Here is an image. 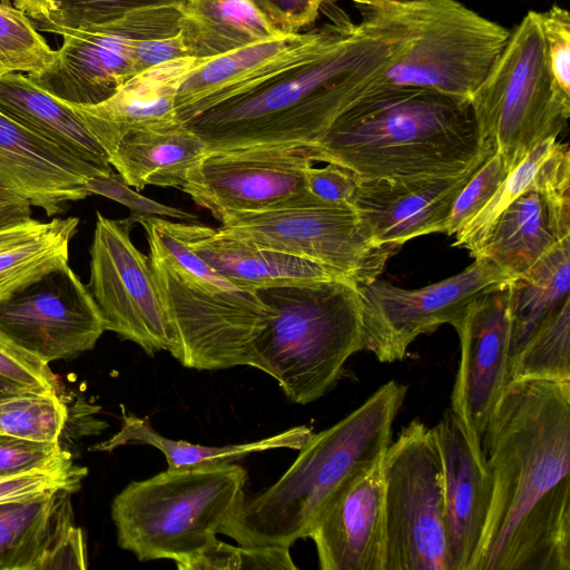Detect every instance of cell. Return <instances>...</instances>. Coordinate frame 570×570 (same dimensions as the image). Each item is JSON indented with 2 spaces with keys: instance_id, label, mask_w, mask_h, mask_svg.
<instances>
[{
  "instance_id": "obj_13",
  "label": "cell",
  "mask_w": 570,
  "mask_h": 570,
  "mask_svg": "<svg viewBox=\"0 0 570 570\" xmlns=\"http://www.w3.org/2000/svg\"><path fill=\"white\" fill-rule=\"evenodd\" d=\"M434 284L406 289L379 278L357 286L364 350L382 363L401 361L409 346L443 324L455 326L482 295L513 277L484 257Z\"/></svg>"
},
{
  "instance_id": "obj_23",
  "label": "cell",
  "mask_w": 570,
  "mask_h": 570,
  "mask_svg": "<svg viewBox=\"0 0 570 570\" xmlns=\"http://www.w3.org/2000/svg\"><path fill=\"white\" fill-rule=\"evenodd\" d=\"M72 493L59 489L0 504V570L87 567L82 531L73 525Z\"/></svg>"
},
{
  "instance_id": "obj_20",
  "label": "cell",
  "mask_w": 570,
  "mask_h": 570,
  "mask_svg": "<svg viewBox=\"0 0 570 570\" xmlns=\"http://www.w3.org/2000/svg\"><path fill=\"white\" fill-rule=\"evenodd\" d=\"M482 163L450 177L357 179L351 206L371 243L400 249L413 238L444 234L453 202Z\"/></svg>"
},
{
  "instance_id": "obj_27",
  "label": "cell",
  "mask_w": 570,
  "mask_h": 570,
  "mask_svg": "<svg viewBox=\"0 0 570 570\" xmlns=\"http://www.w3.org/2000/svg\"><path fill=\"white\" fill-rule=\"evenodd\" d=\"M0 111L35 135L105 170L109 156L63 101L27 75H0Z\"/></svg>"
},
{
  "instance_id": "obj_12",
  "label": "cell",
  "mask_w": 570,
  "mask_h": 570,
  "mask_svg": "<svg viewBox=\"0 0 570 570\" xmlns=\"http://www.w3.org/2000/svg\"><path fill=\"white\" fill-rule=\"evenodd\" d=\"M223 234L326 266L356 286L380 277L400 249L377 246L365 236L351 205L322 202L225 216Z\"/></svg>"
},
{
  "instance_id": "obj_38",
  "label": "cell",
  "mask_w": 570,
  "mask_h": 570,
  "mask_svg": "<svg viewBox=\"0 0 570 570\" xmlns=\"http://www.w3.org/2000/svg\"><path fill=\"white\" fill-rule=\"evenodd\" d=\"M181 570H295L287 547H234L217 540L200 554L177 564Z\"/></svg>"
},
{
  "instance_id": "obj_41",
  "label": "cell",
  "mask_w": 570,
  "mask_h": 570,
  "mask_svg": "<svg viewBox=\"0 0 570 570\" xmlns=\"http://www.w3.org/2000/svg\"><path fill=\"white\" fill-rule=\"evenodd\" d=\"M509 173L500 154L495 151L489 156L453 202L444 234L454 236L473 218L495 194Z\"/></svg>"
},
{
  "instance_id": "obj_34",
  "label": "cell",
  "mask_w": 570,
  "mask_h": 570,
  "mask_svg": "<svg viewBox=\"0 0 570 570\" xmlns=\"http://www.w3.org/2000/svg\"><path fill=\"white\" fill-rule=\"evenodd\" d=\"M58 393L24 391L0 397V434L35 442H58L67 421Z\"/></svg>"
},
{
  "instance_id": "obj_40",
  "label": "cell",
  "mask_w": 570,
  "mask_h": 570,
  "mask_svg": "<svg viewBox=\"0 0 570 570\" xmlns=\"http://www.w3.org/2000/svg\"><path fill=\"white\" fill-rule=\"evenodd\" d=\"M168 0H52L50 12L38 21L37 30L53 32L101 24L138 7Z\"/></svg>"
},
{
  "instance_id": "obj_35",
  "label": "cell",
  "mask_w": 570,
  "mask_h": 570,
  "mask_svg": "<svg viewBox=\"0 0 570 570\" xmlns=\"http://www.w3.org/2000/svg\"><path fill=\"white\" fill-rule=\"evenodd\" d=\"M558 139H548L512 169L484 207L455 234L454 247L466 249L470 255L479 247L499 215L534 180L539 170L553 151Z\"/></svg>"
},
{
  "instance_id": "obj_16",
  "label": "cell",
  "mask_w": 570,
  "mask_h": 570,
  "mask_svg": "<svg viewBox=\"0 0 570 570\" xmlns=\"http://www.w3.org/2000/svg\"><path fill=\"white\" fill-rule=\"evenodd\" d=\"M105 331L88 286L69 264L0 304V332L46 364L92 350Z\"/></svg>"
},
{
  "instance_id": "obj_21",
  "label": "cell",
  "mask_w": 570,
  "mask_h": 570,
  "mask_svg": "<svg viewBox=\"0 0 570 570\" xmlns=\"http://www.w3.org/2000/svg\"><path fill=\"white\" fill-rule=\"evenodd\" d=\"M35 135L0 111V189L55 216L91 195L87 180L108 174Z\"/></svg>"
},
{
  "instance_id": "obj_18",
  "label": "cell",
  "mask_w": 570,
  "mask_h": 570,
  "mask_svg": "<svg viewBox=\"0 0 570 570\" xmlns=\"http://www.w3.org/2000/svg\"><path fill=\"white\" fill-rule=\"evenodd\" d=\"M454 328L460 341V362L450 409L482 439L511 382L508 284L478 298Z\"/></svg>"
},
{
  "instance_id": "obj_32",
  "label": "cell",
  "mask_w": 570,
  "mask_h": 570,
  "mask_svg": "<svg viewBox=\"0 0 570 570\" xmlns=\"http://www.w3.org/2000/svg\"><path fill=\"white\" fill-rule=\"evenodd\" d=\"M76 217L55 218L36 238L0 253V304L51 271L68 264Z\"/></svg>"
},
{
  "instance_id": "obj_14",
  "label": "cell",
  "mask_w": 570,
  "mask_h": 570,
  "mask_svg": "<svg viewBox=\"0 0 570 570\" xmlns=\"http://www.w3.org/2000/svg\"><path fill=\"white\" fill-rule=\"evenodd\" d=\"M90 246L87 285L106 331L141 347L147 354L174 350V336L150 259L130 238L132 223L97 212Z\"/></svg>"
},
{
  "instance_id": "obj_3",
  "label": "cell",
  "mask_w": 570,
  "mask_h": 570,
  "mask_svg": "<svg viewBox=\"0 0 570 570\" xmlns=\"http://www.w3.org/2000/svg\"><path fill=\"white\" fill-rule=\"evenodd\" d=\"M307 148L360 180L456 176L497 151L482 146L469 99L396 86L367 90Z\"/></svg>"
},
{
  "instance_id": "obj_7",
  "label": "cell",
  "mask_w": 570,
  "mask_h": 570,
  "mask_svg": "<svg viewBox=\"0 0 570 570\" xmlns=\"http://www.w3.org/2000/svg\"><path fill=\"white\" fill-rule=\"evenodd\" d=\"M247 480L243 466L229 463L132 481L111 503L117 543L139 561L189 560L212 547L239 511Z\"/></svg>"
},
{
  "instance_id": "obj_44",
  "label": "cell",
  "mask_w": 570,
  "mask_h": 570,
  "mask_svg": "<svg viewBox=\"0 0 570 570\" xmlns=\"http://www.w3.org/2000/svg\"><path fill=\"white\" fill-rule=\"evenodd\" d=\"M58 442H35L0 434V478L39 469L69 456Z\"/></svg>"
},
{
  "instance_id": "obj_29",
  "label": "cell",
  "mask_w": 570,
  "mask_h": 570,
  "mask_svg": "<svg viewBox=\"0 0 570 570\" xmlns=\"http://www.w3.org/2000/svg\"><path fill=\"white\" fill-rule=\"evenodd\" d=\"M180 12L188 55L198 59H213L283 35L252 0H180Z\"/></svg>"
},
{
  "instance_id": "obj_45",
  "label": "cell",
  "mask_w": 570,
  "mask_h": 570,
  "mask_svg": "<svg viewBox=\"0 0 570 570\" xmlns=\"http://www.w3.org/2000/svg\"><path fill=\"white\" fill-rule=\"evenodd\" d=\"M550 68L559 85L570 92V14L553 4L539 12Z\"/></svg>"
},
{
  "instance_id": "obj_1",
  "label": "cell",
  "mask_w": 570,
  "mask_h": 570,
  "mask_svg": "<svg viewBox=\"0 0 570 570\" xmlns=\"http://www.w3.org/2000/svg\"><path fill=\"white\" fill-rule=\"evenodd\" d=\"M481 442L493 497L472 570H570V382L511 381Z\"/></svg>"
},
{
  "instance_id": "obj_6",
  "label": "cell",
  "mask_w": 570,
  "mask_h": 570,
  "mask_svg": "<svg viewBox=\"0 0 570 570\" xmlns=\"http://www.w3.org/2000/svg\"><path fill=\"white\" fill-rule=\"evenodd\" d=\"M360 24L395 49L377 86L471 98L511 30L456 0H352Z\"/></svg>"
},
{
  "instance_id": "obj_50",
  "label": "cell",
  "mask_w": 570,
  "mask_h": 570,
  "mask_svg": "<svg viewBox=\"0 0 570 570\" xmlns=\"http://www.w3.org/2000/svg\"><path fill=\"white\" fill-rule=\"evenodd\" d=\"M30 204L23 198L0 189V227L30 219Z\"/></svg>"
},
{
  "instance_id": "obj_49",
  "label": "cell",
  "mask_w": 570,
  "mask_h": 570,
  "mask_svg": "<svg viewBox=\"0 0 570 570\" xmlns=\"http://www.w3.org/2000/svg\"><path fill=\"white\" fill-rule=\"evenodd\" d=\"M50 226L51 220L40 222L30 218L22 223L0 227V253L36 238Z\"/></svg>"
},
{
  "instance_id": "obj_42",
  "label": "cell",
  "mask_w": 570,
  "mask_h": 570,
  "mask_svg": "<svg viewBox=\"0 0 570 570\" xmlns=\"http://www.w3.org/2000/svg\"><path fill=\"white\" fill-rule=\"evenodd\" d=\"M90 194H97L122 204L130 210L127 217L132 224L149 217H169L185 223H199L195 214L164 205L142 196L127 185L119 174L114 171L90 177L87 180Z\"/></svg>"
},
{
  "instance_id": "obj_17",
  "label": "cell",
  "mask_w": 570,
  "mask_h": 570,
  "mask_svg": "<svg viewBox=\"0 0 570 570\" xmlns=\"http://www.w3.org/2000/svg\"><path fill=\"white\" fill-rule=\"evenodd\" d=\"M570 237V151L558 141L531 185L494 220L471 257H484L511 277Z\"/></svg>"
},
{
  "instance_id": "obj_46",
  "label": "cell",
  "mask_w": 570,
  "mask_h": 570,
  "mask_svg": "<svg viewBox=\"0 0 570 570\" xmlns=\"http://www.w3.org/2000/svg\"><path fill=\"white\" fill-rule=\"evenodd\" d=\"M322 168L311 166L305 174L307 193L331 205H351L354 196L357 178L345 167L326 163Z\"/></svg>"
},
{
  "instance_id": "obj_28",
  "label": "cell",
  "mask_w": 570,
  "mask_h": 570,
  "mask_svg": "<svg viewBox=\"0 0 570 570\" xmlns=\"http://www.w3.org/2000/svg\"><path fill=\"white\" fill-rule=\"evenodd\" d=\"M206 151L204 141L178 124L127 134L109 155V164L138 190L146 186L181 188Z\"/></svg>"
},
{
  "instance_id": "obj_52",
  "label": "cell",
  "mask_w": 570,
  "mask_h": 570,
  "mask_svg": "<svg viewBox=\"0 0 570 570\" xmlns=\"http://www.w3.org/2000/svg\"><path fill=\"white\" fill-rule=\"evenodd\" d=\"M24 391L31 390L0 375V397L21 393Z\"/></svg>"
},
{
  "instance_id": "obj_47",
  "label": "cell",
  "mask_w": 570,
  "mask_h": 570,
  "mask_svg": "<svg viewBox=\"0 0 570 570\" xmlns=\"http://www.w3.org/2000/svg\"><path fill=\"white\" fill-rule=\"evenodd\" d=\"M326 0H252L281 32L301 31L320 16Z\"/></svg>"
},
{
  "instance_id": "obj_5",
  "label": "cell",
  "mask_w": 570,
  "mask_h": 570,
  "mask_svg": "<svg viewBox=\"0 0 570 570\" xmlns=\"http://www.w3.org/2000/svg\"><path fill=\"white\" fill-rule=\"evenodd\" d=\"M272 309L248 366L276 380L295 404L322 397L344 365L364 350L357 286L341 279L291 283L256 291Z\"/></svg>"
},
{
  "instance_id": "obj_53",
  "label": "cell",
  "mask_w": 570,
  "mask_h": 570,
  "mask_svg": "<svg viewBox=\"0 0 570 570\" xmlns=\"http://www.w3.org/2000/svg\"><path fill=\"white\" fill-rule=\"evenodd\" d=\"M0 4H13L12 0H0Z\"/></svg>"
},
{
  "instance_id": "obj_43",
  "label": "cell",
  "mask_w": 570,
  "mask_h": 570,
  "mask_svg": "<svg viewBox=\"0 0 570 570\" xmlns=\"http://www.w3.org/2000/svg\"><path fill=\"white\" fill-rule=\"evenodd\" d=\"M0 375L31 391L58 393L48 364L22 350L0 332Z\"/></svg>"
},
{
  "instance_id": "obj_11",
  "label": "cell",
  "mask_w": 570,
  "mask_h": 570,
  "mask_svg": "<svg viewBox=\"0 0 570 570\" xmlns=\"http://www.w3.org/2000/svg\"><path fill=\"white\" fill-rule=\"evenodd\" d=\"M180 0L159 1L101 24L57 29L62 46L42 72L28 76L61 101L95 105L109 98L136 75L139 41L180 31Z\"/></svg>"
},
{
  "instance_id": "obj_25",
  "label": "cell",
  "mask_w": 570,
  "mask_h": 570,
  "mask_svg": "<svg viewBox=\"0 0 570 570\" xmlns=\"http://www.w3.org/2000/svg\"><path fill=\"white\" fill-rule=\"evenodd\" d=\"M206 59L181 57L136 73L114 95L95 105L65 102L108 156L127 134L181 124L176 95L187 75Z\"/></svg>"
},
{
  "instance_id": "obj_31",
  "label": "cell",
  "mask_w": 570,
  "mask_h": 570,
  "mask_svg": "<svg viewBox=\"0 0 570 570\" xmlns=\"http://www.w3.org/2000/svg\"><path fill=\"white\" fill-rule=\"evenodd\" d=\"M511 358L529 336L570 297V237L508 283Z\"/></svg>"
},
{
  "instance_id": "obj_48",
  "label": "cell",
  "mask_w": 570,
  "mask_h": 570,
  "mask_svg": "<svg viewBox=\"0 0 570 570\" xmlns=\"http://www.w3.org/2000/svg\"><path fill=\"white\" fill-rule=\"evenodd\" d=\"M187 56L189 55L180 31L176 35L145 39L136 46L135 71L138 73L154 66Z\"/></svg>"
},
{
  "instance_id": "obj_4",
  "label": "cell",
  "mask_w": 570,
  "mask_h": 570,
  "mask_svg": "<svg viewBox=\"0 0 570 570\" xmlns=\"http://www.w3.org/2000/svg\"><path fill=\"white\" fill-rule=\"evenodd\" d=\"M407 385L389 381L341 421L313 433L284 474L245 500L219 533L245 547H287L308 538L341 492L370 471L391 443Z\"/></svg>"
},
{
  "instance_id": "obj_9",
  "label": "cell",
  "mask_w": 570,
  "mask_h": 570,
  "mask_svg": "<svg viewBox=\"0 0 570 570\" xmlns=\"http://www.w3.org/2000/svg\"><path fill=\"white\" fill-rule=\"evenodd\" d=\"M385 570H450L441 456L433 434L415 419L382 456Z\"/></svg>"
},
{
  "instance_id": "obj_51",
  "label": "cell",
  "mask_w": 570,
  "mask_h": 570,
  "mask_svg": "<svg viewBox=\"0 0 570 570\" xmlns=\"http://www.w3.org/2000/svg\"><path fill=\"white\" fill-rule=\"evenodd\" d=\"M12 3L29 18L39 21L50 12L52 0H12Z\"/></svg>"
},
{
  "instance_id": "obj_22",
  "label": "cell",
  "mask_w": 570,
  "mask_h": 570,
  "mask_svg": "<svg viewBox=\"0 0 570 570\" xmlns=\"http://www.w3.org/2000/svg\"><path fill=\"white\" fill-rule=\"evenodd\" d=\"M340 11L332 8L321 27L283 33L204 60L178 88L175 101L178 120L183 124L208 106L315 52L335 31Z\"/></svg>"
},
{
  "instance_id": "obj_39",
  "label": "cell",
  "mask_w": 570,
  "mask_h": 570,
  "mask_svg": "<svg viewBox=\"0 0 570 570\" xmlns=\"http://www.w3.org/2000/svg\"><path fill=\"white\" fill-rule=\"evenodd\" d=\"M88 471L71 456L52 464L0 478V504L30 499L59 489L76 492Z\"/></svg>"
},
{
  "instance_id": "obj_26",
  "label": "cell",
  "mask_w": 570,
  "mask_h": 570,
  "mask_svg": "<svg viewBox=\"0 0 570 570\" xmlns=\"http://www.w3.org/2000/svg\"><path fill=\"white\" fill-rule=\"evenodd\" d=\"M175 227L203 261L240 291L256 292L291 283L346 279L316 262L257 246L200 223L175 222Z\"/></svg>"
},
{
  "instance_id": "obj_24",
  "label": "cell",
  "mask_w": 570,
  "mask_h": 570,
  "mask_svg": "<svg viewBox=\"0 0 570 570\" xmlns=\"http://www.w3.org/2000/svg\"><path fill=\"white\" fill-rule=\"evenodd\" d=\"M308 538L322 570H385L382 459L331 501Z\"/></svg>"
},
{
  "instance_id": "obj_10",
  "label": "cell",
  "mask_w": 570,
  "mask_h": 570,
  "mask_svg": "<svg viewBox=\"0 0 570 570\" xmlns=\"http://www.w3.org/2000/svg\"><path fill=\"white\" fill-rule=\"evenodd\" d=\"M149 259L174 336L171 356L199 371L247 365L272 315L256 292L223 289L160 257Z\"/></svg>"
},
{
  "instance_id": "obj_8",
  "label": "cell",
  "mask_w": 570,
  "mask_h": 570,
  "mask_svg": "<svg viewBox=\"0 0 570 570\" xmlns=\"http://www.w3.org/2000/svg\"><path fill=\"white\" fill-rule=\"evenodd\" d=\"M480 141L494 148L509 171L570 117V92L557 81L547 56L539 12L511 31L494 65L470 98Z\"/></svg>"
},
{
  "instance_id": "obj_15",
  "label": "cell",
  "mask_w": 570,
  "mask_h": 570,
  "mask_svg": "<svg viewBox=\"0 0 570 570\" xmlns=\"http://www.w3.org/2000/svg\"><path fill=\"white\" fill-rule=\"evenodd\" d=\"M313 164L307 147L210 150L180 189L219 222L235 213L309 205L321 202L305 186V174Z\"/></svg>"
},
{
  "instance_id": "obj_33",
  "label": "cell",
  "mask_w": 570,
  "mask_h": 570,
  "mask_svg": "<svg viewBox=\"0 0 570 570\" xmlns=\"http://www.w3.org/2000/svg\"><path fill=\"white\" fill-rule=\"evenodd\" d=\"M510 379L570 382V297L540 323L511 358Z\"/></svg>"
},
{
  "instance_id": "obj_36",
  "label": "cell",
  "mask_w": 570,
  "mask_h": 570,
  "mask_svg": "<svg viewBox=\"0 0 570 570\" xmlns=\"http://www.w3.org/2000/svg\"><path fill=\"white\" fill-rule=\"evenodd\" d=\"M52 50L30 18L13 4H0V75L35 76L55 60Z\"/></svg>"
},
{
  "instance_id": "obj_19",
  "label": "cell",
  "mask_w": 570,
  "mask_h": 570,
  "mask_svg": "<svg viewBox=\"0 0 570 570\" xmlns=\"http://www.w3.org/2000/svg\"><path fill=\"white\" fill-rule=\"evenodd\" d=\"M441 456L450 570H472L493 497V474L481 438L451 409L432 428Z\"/></svg>"
},
{
  "instance_id": "obj_30",
  "label": "cell",
  "mask_w": 570,
  "mask_h": 570,
  "mask_svg": "<svg viewBox=\"0 0 570 570\" xmlns=\"http://www.w3.org/2000/svg\"><path fill=\"white\" fill-rule=\"evenodd\" d=\"M312 435V428L298 425L257 441L219 446L199 445L166 438L151 426L148 417L126 413L124 410L119 431L91 446L90 451L112 452L128 444H146L158 449L165 455L167 469L180 470L229 464L253 453L275 449L299 451Z\"/></svg>"
},
{
  "instance_id": "obj_2",
  "label": "cell",
  "mask_w": 570,
  "mask_h": 570,
  "mask_svg": "<svg viewBox=\"0 0 570 570\" xmlns=\"http://www.w3.org/2000/svg\"><path fill=\"white\" fill-rule=\"evenodd\" d=\"M395 50L340 11L331 38L304 59L208 106L183 125L206 150L311 147L377 86Z\"/></svg>"
},
{
  "instance_id": "obj_37",
  "label": "cell",
  "mask_w": 570,
  "mask_h": 570,
  "mask_svg": "<svg viewBox=\"0 0 570 570\" xmlns=\"http://www.w3.org/2000/svg\"><path fill=\"white\" fill-rule=\"evenodd\" d=\"M140 224L147 233L150 255L165 259L177 269L208 285L223 289H238L189 247L176 229L175 222L149 217L140 220Z\"/></svg>"
}]
</instances>
